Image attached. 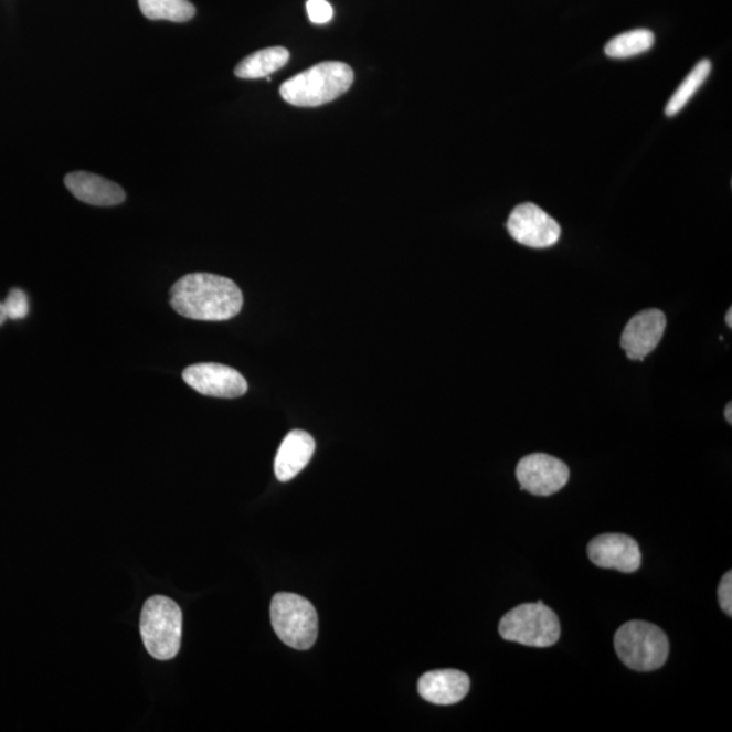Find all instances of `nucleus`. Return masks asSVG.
I'll list each match as a JSON object with an SVG mask.
<instances>
[{"label":"nucleus","mask_w":732,"mask_h":732,"mask_svg":"<svg viewBox=\"0 0 732 732\" xmlns=\"http://www.w3.org/2000/svg\"><path fill=\"white\" fill-rule=\"evenodd\" d=\"M65 187L77 200L94 206L120 205L127 193L120 184L93 174V172L75 171L64 178Z\"/></svg>","instance_id":"nucleus-12"},{"label":"nucleus","mask_w":732,"mask_h":732,"mask_svg":"<svg viewBox=\"0 0 732 732\" xmlns=\"http://www.w3.org/2000/svg\"><path fill=\"white\" fill-rule=\"evenodd\" d=\"M516 475L522 490L538 497H550L567 485L570 469L556 457L532 454L521 458Z\"/></svg>","instance_id":"nucleus-8"},{"label":"nucleus","mask_w":732,"mask_h":732,"mask_svg":"<svg viewBox=\"0 0 732 732\" xmlns=\"http://www.w3.org/2000/svg\"><path fill=\"white\" fill-rule=\"evenodd\" d=\"M272 626L279 640L296 650H308L318 639V613L301 595L278 593L270 605Z\"/></svg>","instance_id":"nucleus-5"},{"label":"nucleus","mask_w":732,"mask_h":732,"mask_svg":"<svg viewBox=\"0 0 732 732\" xmlns=\"http://www.w3.org/2000/svg\"><path fill=\"white\" fill-rule=\"evenodd\" d=\"M307 13L309 21L317 23V25H326L335 17V10L327 0H308Z\"/></svg>","instance_id":"nucleus-20"},{"label":"nucleus","mask_w":732,"mask_h":732,"mask_svg":"<svg viewBox=\"0 0 732 732\" xmlns=\"http://www.w3.org/2000/svg\"><path fill=\"white\" fill-rule=\"evenodd\" d=\"M142 15L151 21L188 22L195 8L189 0H139Z\"/></svg>","instance_id":"nucleus-16"},{"label":"nucleus","mask_w":732,"mask_h":732,"mask_svg":"<svg viewBox=\"0 0 732 732\" xmlns=\"http://www.w3.org/2000/svg\"><path fill=\"white\" fill-rule=\"evenodd\" d=\"M4 312L8 319L21 320L28 317L29 300L25 291L11 289L8 299L3 301Z\"/></svg>","instance_id":"nucleus-19"},{"label":"nucleus","mask_w":732,"mask_h":732,"mask_svg":"<svg viewBox=\"0 0 732 732\" xmlns=\"http://www.w3.org/2000/svg\"><path fill=\"white\" fill-rule=\"evenodd\" d=\"M615 648L622 662L635 671H654L668 660V636L651 623L634 620L624 624L615 635Z\"/></svg>","instance_id":"nucleus-4"},{"label":"nucleus","mask_w":732,"mask_h":732,"mask_svg":"<svg viewBox=\"0 0 732 732\" xmlns=\"http://www.w3.org/2000/svg\"><path fill=\"white\" fill-rule=\"evenodd\" d=\"M182 378L190 389L212 397H240L248 389L246 379L236 369L212 362L188 367Z\"/></svg>","instance_id":"nucleus-9"},{"label":"nucleus","mask_w":732,"mask_h":732,"mask_svg":"<svg viewBox=\"0 0 732 732\" xmlns=\"http://www.w3.org/2000/svg\"><path fill=\"white\" fill-rule=\"evenodd\" d=\"M666 317L660 309L636 314L623 331L622 348L633 361H643L662 341Z\"/></svg>","instance_id":"nucleus-11"},{"label":"nucleus","mask_w":732,"mask_h":732,"mask_svg":"<svg viewBox=\"0 0 732 732\" xmlns=\"http://www.w3.org/2000/svg\"><path fill=\"white\" fill-rule=\"evenodd\" d=\"M561 622L549 606L538 601L511 609L499 623V635L505 640L529 647H551L561 638Z\"/></svg>","instance_id":"nucleus-6"},{"label":"nucleus","mask_w":732,"mask_h":732,"mask_svg":"<svg viewBox=\"0 0 732 732\" xmlns=\"http://www.w3.org/2000/svg\"><path fill=\"white\" fill-rule=\"evenodd\" d=\"M170 305L181 317L202 321L235 318L243 307V295L230 278L193 273L172 285Z\"/></svg>","instance_id":"nucleus-1"},{"label":"nucleus","mask_w":732,"mask_h":732,"mask_svg":"<svg viewBox=\"0 0 732 732\" xmlns=\"http://www.w3.org/2000/svg\"><path fill=\"white\" fill-rule=\"evenodd\" d=\"M588 558L601 569H615L624 574L640 569L641 553L636 540L622 533L597 535L587 547Z\"/></svg>","instance_id":"nucleus-10"},{"label":"nucleus","mask_w":732,"mask_h":732,"mask_svg":"<svg viewBox=\"0 0 732 732\" xmlns=\"http://www.w3.org/2000/svg\"><path fill=\"white\" fill-rule=\"evenodd\" d=\"M471 681L466 672L458 670H434L420 678L418 692L436 706H452L460 702L469 692Z\"/></svg>","instance_id":"nucleus-13"},{"label":"nucleus","mask_w":732,"mask_h":732,"mask_svg":"<svg viewBox=\"0 0 732 732\" xmlns=\"http://www.w3.org/2000/svg\"><path fill=\"white\" fill-rule=\"evenodd\" d=\"M354 73L341 62H325L285 82L279 94L288 104L315 107L331 103L353 85Z\"/></svg>","instance_id":"nucleus-2"},{"label":"nucleus","mask_w":732,"mask_h":732,"mask_svg":"<svg viewBox=\"0 0 732 732\" xmlns=\"http://www.w3.org/2000/svg\"><path fill=\"white\" fill-rule=\"evenodd\" d=\"M656 35L647 29H636V31L623 33L612 39L605 46L606 56L612 59H628L641 55L650 51Z\"/></svg>","instance_id":"nucleus-17"},{"label":"nucleus","mask_w":732,"mask_h":732,"mask_svg":"<svg viewBox=\"0 0 732 732\" xmlns=\"http://www.w3.org/2000/svg\"><path fill=\"white\" fill-rule=\"evenodd\" d=\"M289 52L283 46L266 47L253 53L236 65L235 75L241 79H261L269 77L289 62Z\"/></svg>","instance_id":"nucleus-15"},{"label":"nucleus","mask_w":732,"mask_h":732,"mask_svg":"<svg viewBox=\"0 0 732 732\" xmlns=\"http://www.w3.org/2000/svg\"><path fill=\"white\" fill-rule=\"evenodd\" d=\"M140 634L151 657L158 660L174 658L182 638V612L176 601L165 595L148 598L141 611Z\"/></svg>","instance_id":"nucleus-3"},{"label":"nucleus","mask_w":732,"mask_h":732,"mask_svg":"<svg viewBox=\"0 0 732 732\" xmlns=\"http://www.w3.org/2000/svg\"><path fill=\"white\" fill-rule=\"evenodd\" d=\"M6 320H8V315L4 312L3 303H0V326H2Z\"/></svg>","instance_id":"nucleus-23"},{"label":"nucleus","mask_w":732,"mask_h":732,"mask_svg":"<svg viewBox=\"0 0 732 732\" xmlns=\"http://www.w3.org/2000/svg\"><path fill=\"white\" fill-rule=\"evenodd\" d=\"M508 231L514 241L532 248L552 247L562 235L556 220L532 202L514 208L508 220Z\"/></svg>","instance_id":"nucleus-7"},{"label":"nucleus","mask_w":732,"mask_h":732,"mask_svg":"<svg viewBox=\"0 0 732 732\" xmlns=\"http://www.w3.org/2000/svg\"><path fill=\"white\" fill-rule=\"evenodd\" d=\"M315 439L305 431H294L284 438L277 452L275 473L279 481H288L299 475L311 460Z\"/></svg>","instance_id":"nucleus-14"},{"label":"nucleus","mask_w":732,"mask_h":732,"mask_svg":"<svg viewBox=\"0 0 732 732\" xmlns=\"http://www.w3.org/2000/svg\"><path fill=\"white\" fill-rule=\"evenodd\" d=\"M724 415L725 420H728L729 424H732V406L731 403L728 404V407L724 410Z\"/></svg>","instance_id":"nucleus-22"},{"label":"nucleus","mask_w":732,"mask_h":732,"mask_svg":"<svg viewBox=\"0 0 732 732\" xmlns=\"http://www.w3.org/2000/svg\"><path fill=\"white\" fill-rule=\"evenodd\" d=\"M712 64L710 61H701L696 67L690 71V74L683 79L677 92L672 94L668 106H666V116H676L678 112L687 106L693 95L698 93L699 88L704 85L707 77L710 76Z\"/></svg>","instance_id":"nucleus-18"},{"label":"nucleus","mask_w":732,"mask_h":732,"mask_svg":"<svg viewBox=\"0 0 732 732\" xmlns=\"http://www.w3.org/2000/svg\"><path fill=\"white\" fill-rule=\"evenodd\" d=\"M731 318H732V309L730 308L729 311H728V315H725V323H728L730 329L732 327V319Z\"/></svg>","instance_id":"nucleus-24"},{"label":"nucleus","mask_w":732,"mask_h":732,"mask_svg":"<svg viewBox=\"0 0 732 732\" xmlns=\"http://www.w3.org/2000/svg\"><path fill=\"white\" fill-rule=\"evenodd\" d=\"M719 604L725 615H732V573H725L718 588Z\"/></svg>","instance_id":"nucleus-21"}]
</instances>
